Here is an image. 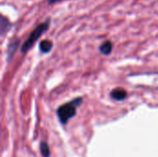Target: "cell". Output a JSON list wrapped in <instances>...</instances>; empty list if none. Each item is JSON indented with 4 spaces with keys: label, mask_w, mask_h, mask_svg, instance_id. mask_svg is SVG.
<instances>
[{
    "label": "cell",
    "mask_w": 158,
    "mask_h": 157,
    "mask_svg": "<svg viewBox=\"0 0 158 157\" xmlns=\"http://www.w3.org/2000/svg\"><path fill=\"white\" fill-rule=\"evenodd\" d=\"M50 26V19H48L46 21L39 24L31 32V34L29 35L28 39L24 42V43L21 45V48H20V52L22 54H26L35 43V42L48 30Z\"/></svg>",
    "instance_id": "cell-2"
},
{
    "label": "cell",
    "mask_w": 158,
    "mask_h": 157,
    "mask_svg": "<svg viewBox=\"0 0 158 157\" xmlns=\"http://www.w3.org/2000/svg\"><path fill=\"white\" fill-rule=\"evenodd\" d=\"M61 0H48V4H55V3H57Z\"/></svg>",
    "instance_id": "cell-9"
},
{
    "label": "cell",
    "mask_w": 158,
    "mask_h": 157,
    "mask_svg": "<svg viewBox=\"0 0 158 157\" xmlns=\"http://www.w3.org/2000/svg\"><path fill=\"white\" fill-rule=\"evenodd\" d=\"M83 99L81 97H78L70 102H68L61 106H59L56 110L57 118L62 125H66L69 119L74 118L77 114L78 107L82 104Z\"/></svg>",
    "instance_id": "cell-1"
},
{
    "label": "cell",
    "mask_w": 158,
    "mask_h": 157,
    "mask_svg": "<svg viewBox=\"0 0 158 157\" xmlns=\"http://www.w3.org/2000/svg\"><path fill=\"white\" fill-rule=\"evenodd\" d=\"M110 96L117 101H123L127 97V92L122 88H116L110 93Z\"/></svg>",
    "instance_id": "cell-4"
},
{
    "label": "cell",
    "mask_w": 158,
    "mask_h": 157,
    "mask_svg": "<svg viewBox=\"0 0 158 157\" xmlns=\"http://www.w3.org/2000/svg\"><path fill=\"white\" fill-rule=\"evenodd\" d=\"M11 28V23L9 22V20L5 17V16H1V19H0V32H1V35L4 36L7 31L8 30Z\"/></svg>",
    "instance_id": "cell-5"
},
{
    "label": "cell",
    "mask_w": 158,
    "mask_h": 157,
    "mask_svg": "<svg viewBox=\"0 0 158 157\" xmlns=\"http://www.w3.org/2000/svg\"><path fill=\"white\" fill-rule=\"evenodd\" d=\"M19 46V40L18 38H13L9 43H8V46H7V50H6V53H7V60L10 61L13 57V56L15 55L16 51L18 50Z\"/></svg>",
    "instance_id": "cell-3"
},
{
    "label": "cell",
    "mask_w": 158,
    "mask_h": 157,
    "mask_svg": "<svg viewBox=\"0 0 158 157\" xmlns=\"http://www.w3.org/2000/svg\"><path fill=\"white\" fill-rule=\"evenodd\" d=\"M112 50H113V43L111 41H106V42H104L100 45V47H99L100 53L103 54V55H105V56L110 55L111 52H112Z\"/></svg>",
    "instance_id": "cell-6"
},
{
    "label": "cell",
    "mask_w": 158,
    "mask_h": 157,
    "mask_svg": "<svg viewBox=\"0 0 158 157\" xmlns=\"http://www.w3.org/2000/svg\"><path fill=\"white\" fill-rule=\"evenodd\" d=\"M40 150L44 157H50V149L46 143H41Z\"/></svg>",
    "instance_id": "cell-8"
},
{
    "label": "cell",
    "mask_w": 158,
    "mask_h": 157,
    "mask_svg": "<svg viewBox=\"0 0 158 157\" xmlns=\"http://www.w3.org/2000/svg\"><path fill=\"white\" fill-rule=\"evenodd\" d=\"M53 48V43L49 40H44L39 44V49L44 54H48Z\"/></svg>",
    "instance_id": "cell-7"
}]
</instances>
